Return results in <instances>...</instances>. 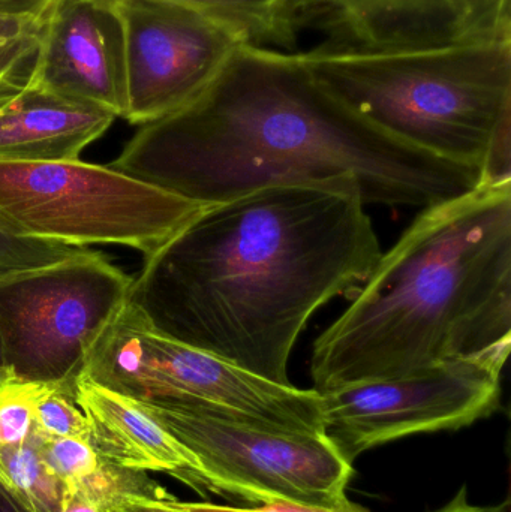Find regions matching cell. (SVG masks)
<instances>
[{
	"instance_id": "7c38bea8",
	"label": "cell",
	"mask_w": 511,
	"mask_h": 512,
	"mask_svg": "<svg viewBox=\"0 0 511 512\" xmlns=\"http://www.w3.org/2000/svg\"><path fill=\"white\" fill-rule=\"evenodd\" d=\"M75 402L89 421V444L99 457L125 471L168 474L201 492L192 454L147 415L135 400L80 375Z\"/></svg>"
},
{
	"instance_id": "6da1fadb",
	"label": "cell",
	"mask_w": 511,
	"mask_h": 512,
	"mask_svg": "<svg viewBox=\"0 0 511 512\" xmlns=\"http://www.w3.org/2000/svg\"><path fill=\"white\" fill-rule=\"evenodd\" d=\"M366 206L353 177L209 204L147 256L128 303L158 333L290 385L309 319L354 295L383 254Z\"/></svg>"
},
{
	"instance_id": "f1b7e54d",
	"label": "cell",
	"mask_w": 511,
	"mask_h": 512,
	"mask_svg": "<svg viewBox=\"0 0 511 512\" xmlns=\"http://www.w3.org/2000/svg\"><path fill=\"white\" fill-rule=\"evenodd\" d=\"M8 378H12V375L11 372H9L8 367H6L5 358H3L2 345H0V381Z\"/></svg>"
},
{
	"instance_id": "ac0fdd59",
	"label": "cell",
	"mask_w": 511,
	"mask_h": 512,
	"mask_svg": "<svg viewBox=\"0 0 511 512\" xmlns=\"http://www.w3.org/2000/svg\"><path fill=\"white\" fill-rule=\"evenodd\" d=\"M87 251V248L20 236L0 219V282L15 274L59 264Z\"/></svg>"
},
{
	"instance_id": "e0dca14e",
	"label": "cell",
	"mask_w": 511,
	"mask_h": 512,
	"mask_svg": "<svg viewBox=\"0 0 511 512\" xmlns=\"http://www.w3.org/2000/svg\"><path fill=\"white\" fill-rule=\"evenodd\" d=\"M42 17L0 15V107L32 83L41 51Z\"/></svg>"
},
{
	"instance_id": "7402d4cb",
	"label": "cell",
	"mask_w": 511,
	"mask_h": 512,
	"mask_svg": "<svg viewBox=\"0 0 511 512\" xmlns=\"http://www.w3.org/2000/svg\"><path fill=\"white\" fill-rule=\"evenodd\" d=\"M189 512H371L362 505L354 504L350 499L332 505L300 504V502H270L257 507L239 508L227 505L209 504V502H183Z\"/></svg>"
},
{
	"instance_id": "4fadbf2b",
	"label": "cell",
	"mask_w": 511,
	"mask_h": 512,
	"mask_svg": "<svg viewBox=\"0 0 511 512\" xmlns=\"http://www.w3.org/2000/svg\"><path fill=\"white\" fill-rule=\"evenodd\" d=\"M116 119L102 108L29 86L0 107V161H75Z\"/></svg>"
},
{
	"instance_id": "7a4b0ae2",
	"label": "cell",
	"mask_w": 511,
	"mask_h": 512,
	"mask_svg": "<svg viewBox=\"0 0 511 512\" xmlns=\"http://www.w3.org/2000/svg\"><path fill=\"white\" fill-rule=\"evenodd\" d=\"M110 167L201 204L353 177L366 204L423 209L482 182L480 168L420 152L357 116L291 51L251 44L194 102L141 126Z\"/></svg>"
},
{
	"instance_id": "5b68a950",
	"label": "cell",
	"mask_w": 511,
	"mask_h": 512,
	"mask_svg": "<svg viewBox=\"0 0 511 512\" xmlns=\"http://www.w3.org/2000/svg\"><path fill=\"white\" fill-rule=\"evenodd\" d=\"M209 204L104 165L0 161V219L20 236L155 254Z\"/></svg>"
},
{
	"instance_id": "603a6c76",
	"label": "cell",
	"mask_w": 511,
	"mask_h": 512,
	"mask_svg": "<svg viewBox=\"0 0 511 512\" xmlns=\"http://www.w3.org/2000/svg\"><path fill=\"white\" fill-rule=\"evenodd\" d=\"M107 512H189L183 502L168 492L128 495Z\"/></svg>"
},
{
	"instance_id": "277c9868",
	"label": "cell",
	"mask_w": 511,
	"mask_h": 512,
	"mask_svg": "<svg viewBox=\"0 0 511 512\" xmlns=\"http://www.w3.org/2000/svg\"><path fill=\"white\" fill-rule=\"evenodd\" d=\"M294 60L327 93L399 143L480 168L511 120V36L359 44L326 39Z\"/></svg>"
},
{
	"instance_id": "8992f818",
	"label": "cell",
	"mask_w": 511,
	"mask_h": 512,
	"mask_svg": "<svg viewBox=\"0 0 511 512\" xmlns=\"http://www.w3.org/2000/svg\"><path fill=\"white\" fill-rule=\"evenodd\" d=\"M135 402L192 454L201 492L260 505H332L347 498L353 463L324 433L252 423L195 403Z\"/></svg>"
},
{
	"instance_id": "9c48e42d",
	"label": "cell",
	"mask_w": 511,
	"mask_h": 512,
	"mask_svg": "<svg viewBox=\"0 0 511 512\" xmlns=\"http://www.w3.org/2000/svg\"><path fill=\"white\" fill-rule=\"evenodd\" d=\"M506 361L504 355L462 358L323 391V433L353 463L378 445L471 426L500 408Z\"/></svg>"
},
{
	"instance_id": "d6986e66",
	"label": "cell",
	"mask_w": 511,
	"mask_h": 512,
	"mask_svg": "<svg viewBox=\"0 0 511 512\" xmlns=\"http://www.w3.org/2000/svg\"><path fill=\"white\" fill-rule=\"evenodd\" d=\"M75 385L51 384L36 405L33 435L44 439H89V421L75 402Z\"/></svg>"
},
{
	"instance_id": "2e32d148",
	"label": "cell",
	"mask_w": 511,
	"mask_h": 512,
	"mask_svg": "<svg viewBox=\"0 0 511 512\" xmlns=\"http://www.w3.org/2000/svg\"><path fill=\"white\" fill-rule=\"evenodd\" d=\"M0 484L24 512H62L66 492L45 460L41 439L0 450Z\"/></svg>"
},
{
	"instance_id": "3957f363",
	"label": "cell",
	"mask_w": 511,
	"mask_h": 512,
	"mask_svg": "<svg viewBox=\"0 0 511 512\" xmlns=\"http://www.w3.org/2000/svg\"><path fill=\"white\" fill-rule=\"evenodd\" d=\"M511 182L423 207L312 346L317 393L509 357Z\"/></svg>"
},
{
	"instance_id": "52a82bcc",
	"label": "cell",
	"mask_w": 511,
	"mask_h": 512,
	"mask_svg": "<svg viewBox=\"0 0 511 512\" xmlns=\"http://www.w3.org/2000/svg\"><path fill=\"white\" fill-rule=\"evenodd\" d=\"M98 379L134 400L195 403L252 423L323 433L320 394L282 385L158 333L137 312L111 325L96 358Z\"/></svg>"
},
{
	"instance_id": "5bb4252c",
	"label": "cell",
	"mask_w": 511,
	"mask_h": 512,
	"mask_svg": "<svg viewBox=\"0 0 511 512\" xmlns=\"http://www.w3.org/2000/svg\"><path fill=\"white\" fill-rule=\"evenodd\" d=\"M39 438V436H38ZM41 439L42 453L66 495L107 512L128 495L162 493L147 474L125 471L102 460L86 439Z\"/></svg>"
},
{
	"instance_id": "44dd1931",
	"label": "cell",
	"mask_w": 511,
	"mask_h": 512,
	"mask_svg": "<svg viewBox=\"0 0 511 512\" xmlns=\"http://www.w3.org/2000/svg\"><path fill=\"white\" fill-rule=\"evenodd\" d=\"M459 39L511 36L510 0H444Z\"/></svg>"
},
{
	"instance_id": "4316f807",
	"label": "cell",
	"mask_w": 511,
	"mask_h": 512,
	"mask_svg": "<svg viewBox=\"0 0 511 512\" xmlns=\"http://www.w3.org/2000/svg\"><path fill=\"white\" fill-rule=\"evenodd\" d=\"M62 512H102L93 505L87 504V502L80 501V499L72 498V496L66 495L65 504H63Z\"/></svg>"
},
{
	"instance_id": "ba28073f",
	"label": "cell",
	"mask_w": 511,
	"mask_h": 512,
	"mask_svg": "<svg viewBox=\"0 0 511 512\" xmlns=\"http://www.w3.org/2000/svg\"><path fill=\"white\" fill-rule=\"evenodd\" d=\"M132 280L87 251L0 282V345L18 381L75 385L105 328L126 306Z\"/></svg>"
},
{
	"instance_id": "ffe728a7",
	"label": "cell",
	"mask_w": 511,
	"mask_h": 512,
	"mask_svg": "<svg viewBox=\"0 0 511 512\" xmlns=\"http://www.w3.org/2000/svg\"><path fill=\"white\" fill-rule=\"evenodd\" d=\"M51 384L0 381V450L23 444L33 433L36 405Z\"/></svg>"
},
{
	"instance_id": "30bf717a",
	"label": "cell",
	"mask_w": 511,
	"mask_h": 512,
	"mask_svg": "<svg viewBox=\"0 0 511 512\" xmlns=\"http://www.w3.org/2000/svg\"><path fill=\"white\" fill-rule=\"evenodd\" d=\"M126 39L128 110L147 125L194 102L248 38L206 12L168 0H114Z\"/></svg>"
},
{
	"instance_id": "d4e9b609",
	"label": "cell",
	"mask_w": 511,
	"mask_h": 512,
	"mask_svg": "<svg viewBox=\"0 0 511 512\" xmlns=\"http://www.w3.org/2000/svg\"><path fill=\"white\" fill-rule=\"evenodd\" d=\"M360 2L363 0H306L305 14L308 15L306 23L353 8Z\"/></svg>"
},
{
	"instance_id": "cb8c5ba5",
	"label": "cell",
	"mask_w": 511,
	"mask_h": 512,
	"mask_svg": "<svg viewBox=\"0 0 511 512\" xmlns=\"http://www.w3.org/2000/svg\"><path fill=\"white\" fill-rule=\"evenodd\" d=\"M54 0H0L3 17H42Z\"/></svg>"
},
{
	"instance_id": "9a60e30c",
	"label": "cell",
	"mask_w": 511,
	"mask_h": 512,
	"mask_svg": "<svg viewBox=\"0 0 511 512\" xmlns=\"http://www.w3.org/2000/svg\"><path fill=\"white\" fill-rule=\"evenodd\" d=\"M206 12L239 29L249 44L293 51L302 26V0H168Z\"/></svg>"
},
{
	"instance_id": "8fae6325",
	"label": "cell",
	"mask_w": 511,
	"mask_h": 512,
	"mask_svg": "<svg viewBox=\"0 0 511 512\" xmlns=\"http://www.w3.org/2000/svg\"><path fill=\"white\" fill-rule=\"evenodd\" d=\"M29 86L125 119L126 39L114 0H54Z\"/></svg>"
},
{
	"instance_id": "484cf974",
	"label": "cell",
	"mask_w": 511,
	"mask_h": 512,
	"mask_svg": "<svg viewBox=\"0 0 511 512\" xmlns=\"http://www.w3.org/2000/svg\"><path fill=\"white\" fill-rule=\"evenodd\" d=\"M437 512H509V504L494 505V507H479V505L470 504L468 493L465 487L459 490L458 495Z\"/></svg>"
},
{
	"instance_id": "83f0119b",
	"label": "cell",
	"mask_w": 511,
	"mask_h": 512,
	"mask_svg": "<svg viewBox=\"0 0 511 512\" xmlns=\"http://www.w3.org/2000/svg\"><path fill=\"white\" fill-rule=\"evenodd\" d=\"M0 512H24L3 484H0Z\"/></svg>"
}]
</instances>
